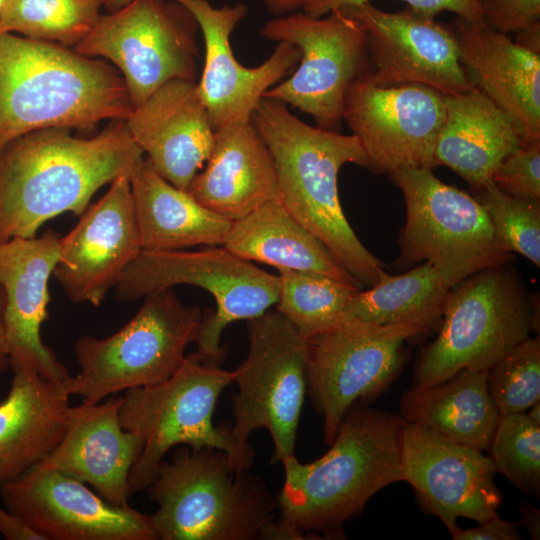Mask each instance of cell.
Masks as SVG:
<instances>
[{"instance_id":"6da1fadb","label":"cell","mask_w":540,"mask_h":540,"mask_svg":"<svg viewBox=\"0 0 540 540\" xmlns=\"http://www.w3.org/2000/svg\"><path fill=\"white\" fill-rule=\"evenodd\" d=\"M68 128L26 133L0 151V243L32 238L65 212L81 215L92 196L143 158L125 120L91 138Z\"/></svg>"},{"instance_id":"7a4b0ae2","label":"cell","mask_w":540,"mask_h":540,"mask_svg":"<svg viewBox=\"0 0 540 540\" xmlns=\"http://www.w3.org/2000/svg\"><path fill=\"white\" fill-rule=\"evenodd\" d=\"M251 122L272 157L280 202L363 287L373 286L385 265L355 234L338 193V174L344 165L367 166L356 137L311 126L284 103L266 97Z\"/></svg>"},{"instance_id":"3957f363","label":"cell","mask_w":540,"mask_h":540,"mask_svg":"<svg viewBox=\"0 0 540 540\" xmlns=\"http://www.w3.org/2000/svg\"><path fill=\"white\" fill-rule=\"evenodd\" d=\"M404 419L352 405L330 449L310 463L291 455L281 462L285 479L276 499L280 519L310 539H343L344 524L382 488L403 481Z\"/></svg>"},{"instance_id":"277c9868","label":"cell","mask_w":540,"mask_h":540,"mask_svg":"<svg viewBox=\"0 0 540 540\" xmlns=\"http://www.w3.org/2000/svg\"><path fill=\"white\" fill-rule=\"evenodd\" d=\"M132 109L125 81L109 62L0 32V151L35 130H89L125 120Z\"/></svg>"},{"instance_id":"5b68a950","label":"cell","mask_w":540,"mask_h":540,"mask_svg":"<svg viewBox=\"0 0 540 540\" xmlns=\"http://www.w3.org/2000/svg\"><path fill=\"white\" fill-rule=\"evenodd\" d=\"M145 490L158 506L150 514L156 540L260 539L277 509L260 477L215 448H173Z\"/></svg>"},{"instance_id":"8992f818","label":"cell","mask_w":540,"mask_h":540,"mask_svg":"<svg viewBox=\"0 0 540 540\" xmlns=\"http://www.w3.org/2000/svg\"><path fill=\"white\" fill-rule=\"evenodd\" d=\"M234 379V370H224L193 352L168 379L124 391L121 424L144 442L130 473L132 495L152 483L164 456L180 445L223 450L238 470L250 469L254 450L236 444L231 425L213 422L218 398Z\"/></svg>"},{"instance_id":"52a82bcc","label":"cell","mask_w":540,"mask_h":540,"mask_svg":"<svg viewBox=\"0 0 540 540\" xmlns=\"http://www.w3.org/2000/svg\"><path fill=\"white\" fill-rule=\"evenodd\" d=\"M536 303L510 262L481 269L449 289L437 337L422 352L413 387L462 369L485 370L539 331Z\"/></svg>"},{"instance_id":"ba28073f","label":"cell","mask_w":540,"mask_h":540,"mask_svg":"<svg viewBox=\"0 0 540 540\" xmlns=\"http://www.w3.org/2000/svg\"><path fill=\"white\" fill-rule=\"evenodd\" d=\"M134 317L106 338L81 336L74 352L80 372L62 383L67 393L95 404L118 392L168 379L196 343L203 311L172 288L143 297Z\"/></svg>"},{"instance_id":"9c48e42d","label":"cell","mask_w":540,"mask_h":540,"mask_svg":"<svg viewBox=\"0 0 540 540\" xmlns=\"http://www.w3.org/2000/svg\"><path fill=\"white\" fill-rule=\"evenodd\" d=\"M402 191L406 220L400 230L398 269L428 262L450 289L471 274L511 262L481 204L447 185L432 169H403L389 176Z\"/></svg>"},{"instance_id":"30bf717a","label":"cell","mask_w":540,"mask_h":540,"mask_svg":"<svg viewBox=\"0 0 540 540\" xmlns=\"http://www.w3.org/2000/svg\"><path fill=\"white\" fill-rule=\"evenodd\" d=\"M179 284L201 287L216 302L215 311H203L195 353L204 361L221 364L224 329L231 323L253 319L278 300V276L236 255L225 246L198 251H146L127 266L116 285L120 299L133 300Z\"/></svg>"},{"instance_id":"8fae6325","label":"cell","mask_w":540,"mask_h":540,"mask_svg":"<svg viewBox=\"0 0 540 540\" xmlns=\"http://www.w3.org/2000/svg\"><path fill=\"white\" fill-rule=\"evenodd\" d=\"M249 352L235 371L236 444L248 451L250 434L266 429L274 443L272 462L294 455L307 387L308 339L281 313L268 310L248 320Z\"/></svg>"},{"instance_id":"7c38bea8","label":"cell","mask_w":540,"mask_h":540,"mask_svg":"<svg viewBox=\"0 0 540 540\" xmlns=\"http://www.w3.org/2000/svg\"><path fill=\"white\" fill-rule=\"evenodd\" d=\"M197 23L172 0H131L101 14L75 50L113 65L123 77L132 107L173 79L195 81Z\"/></svg>"},{"instance_id":"4fadbf2b","label":"cell","mask_w":540,"mask_h":540,"mask_svg":"<svg viewBox=\"0 0 540 540\" xmlns=\"http://www.w3.org/2000/svg\"><path fill=\"white\" fill-rule=\"evenodd\" d=\"M326 15L296 13L263 25L264 38L289 43L300 52L294 73L263 97L311 115L319 128L337 131L349 86L372 69L361 24L343 9Z\"/></svg>"},{"instance_id":"5bb4252c","label":"cell","mask_w":540,"mask_h":540,"mask_svg":"<svg viewBox=\"0 0 540 540\" xmlns=\"http://www.w3.org/2000/svg\"><path fill=\"white\" fill-rule=\"evenodd\" d=\"M425 332L412 324L341 322L308 339L307 385L330 445L348 409L376 397L404 362L403 344Z\"/></svg>"},{"instance_id":"9a60e30c","label":"cell","mask_w":540,"mask_h":540,"mask_svg":"<svg viewBox=\"0 0 540 540\" xmlns=\"http://www.w3.org/2000/svg\"><path fill=\"white\" fill-rule=\"evenodd\" d=\"M342 119L375 174L436 167L434 154L445 121L441 93L425 85L381 86L367 73L348 88Z\"/></svg>"},{"instance_id":"2e32d148","label":"cell","mask_w":540,"mask_h":540,"mask_svg":"<svg viewBox=\"0 0 540 540\" xmlns=\"http://www.w3.org/2000/svg\"><path fill=\"white\" fill-rule=\"evenodd\" d=\"M4 507L45 540H156L150 515L39 464L0 487Z\"/></svg>"},{"instance_id":"e0dca14e","label":"cell","mask_w":540,"mask_h":540,"mask_svg":"<svg viewBox=\"0 0 540 540\" xmlns=\"http://www.w3.org/2000/svg\"><path fill=\"white\" fill-rule=\"evenodd\" d=\"M357 20L365 33L370 62L368 78L381 86L425 85L442 95L470 91L450 26L406 8L386 12L371 1L340 8Z\"/></svg>"},{"instance_id":"ac0fdd59","label":"cell","mask_w":540,"mask_h":540,"mask_svg":"<svg viewBox=\"0 0 540 540\" xmlns=\"http://www.w3.org/2000/svg\"><path fill=\"white\" fill-rule=\"evenodd\" d=\"M401 471L403 481L450 533L459 527V517L482 523L496 516L503 500L490 456L405 420Z\"/></svg>"},{"instance_id":"d6986e66","label":"cell","mask_w":540,"mask_h":540,"mask_svg":"<svg viewBox=\"0 0 540 540\" xmlns=\"http://www.w3.org/2000/svg\"><path fill=\"white\" fill-rule=\"evenodd\" d=\"M129 176L113 180L104 196L81 214L76 226L59 237L53 275L75 303L100 306L142 251Z\"/></svg>"},{"instance_id":"ffe728a7","label":"cell","mask_w":540,"mask_h":540,"mask_svg":"<svg viewBox=\"0 0 540 540\" xmlns=\"http://www.w3.org/2000/svg\"><path fill=\"white\" fill-rule=\"evenodd\" d=\"M172 1L193 16L203 35L205 58L197 87L214 129L251 121L265 92L297 66L298 48L279 42L262 64L245 67L235 58L230 44L232 31L247 14L245 4L217 8L208 0Z\"/></svg>"},{"instance_id":"44dd1931","label":"cell","mask_w":540,"mask_h":540,"mask_svg":"<svg viewBox=\"0 0 540 540\" xmlns=\"http://www.w3.org/2000/svg\"><path fill=\"white\" fill-rule=\"evenodd\" d=\"M59 259V237L48 230L40 237L0 243V284L6 294V341L12 371L31 370L64 383L67 368L42 339L48 318V281Z\"/></svg>"},{"instance_id":"7402d4cb","label":"cell","mask_w":540,"mask_h":540,"mask_svg":"<svg viewBox=\"0 0 540 540\" xmlns=\"http://www.w3.org/2000/svg\"><path fill=\"white\" fill-rule=\"evenodd\" d=\"M128 131L156 171L187 191L207 161L215 129L195 81L173 79L134 107Z\"/></svg>"},{"instance_id":"603a6c76","label":"cell","mask_w":540,"mask_h":540,"mask_svg":"<svg viewBox=\"0 0 540 540\" xmlns=\"http://www.w3.org/2000/svg\"><path fill=\"white\" fill-rule=\"evenodd\" d=\"M122 396L70 409L66 431L39 465L55 469L92 486L102 498L128 506L129 478L142 448V437L123 428Z\"/></svg>"},{"instance_id":"cb8c5ba5","label":"cell","mask_w":540,"mask_h":540,"mask_svg":"<svg viewBox=\"0 0 540 540\" xmlns=\"http://www.w3.org/2000/svg\"><path fill=\"white\" fill-rule=\"evenodd\" d=\"M450 28L474 87L518 123L524 143L540 140V54L484 23L457 17Z\"/></svg>"},{"instance_id":"d4e9b609","label":"cell","mask_w":540,"mask_h":540,"mask_svg":"<svg viewBox=\"0 0 540 540\" xmlns=\"http://www.w3.org/2000/svg\"><path fill=\"white\" fill-rule=\"evenodd\" d=\"M187 191L231 221L270 201H280L272 157L251 121L215 129L206 167Z\"/></svg>"},{"instance_id":"484cf974","label":"cell","mask_w":540,"mask_h":540,"mask_svg":"<svg viewBox=\"0 0 540 540\" xmlns=\"http://www.w3.org/2000/svg\"><path fill=\"white\" fill-rule=\"evenodd\" d=\"M0 402V487L42 462L61 441L70 395L62 383L16 370Z\"/></svg>"},{"instance_id":"4316f807","label":"cell","mask_w":540,"mask_h":540,"mask_svg":"<svg viewBox=\"0 0 540 540\" xmlns=\"http://www.w3.org/2000/svg\"><path fill=\"white\" fill-rule=\"evenodd\" d=\"M445 121L437 139L435 165H444L471 190L492 181L498 165L523 143L518 123L479 89L443 95Z\"/></svg>"},{"instance_id":"83f0119b","label":"cell","mask_w":540,"mask_h":540,"mask_svg":"<svg viewBox=\"0 0 540 540\" xmlns=\"http://www.w3.org/2000/svg\"><path fill=\"white\" fill-rule=\"evenodd\" d=\"M129 179L142 250L224 245L233 221L172 185L147 158L137 163Z\"/></svg>"},{"instance_id":"f1b7e54d","label":"cell","mask_w":540,"mask_h":540,"mask_svg":"<svg viewBox=\"0 0 540 540\" xmlns=\"http://www.w3.org/2000/svg\"><path fill=\"white\" fill-rule=\"evenodd\" d=\"M223 246L251 262L322 275L363 288L279 200L233 221Z\"/></svg>"},{"instance_id":"f546056e","label":"cell","mask_w":540,"mask_h":540,"mask_svg":"<svg viewBox=\"0 0 540 540\" xmlns=\"http://www.w3.org/2000/svg\"><path fill=\"white\" fill-rule=\"evenodd\" d=\"M485 370L462 369L448 380L406 391L401 417L466 446L488 451L500 414L486 384Z\"/></svg>"},{"instance_id":"4dcf8cb0","label":"cell","mask_w":540,"mask_h":540,"mask_svg":"<svg viewBox=\"0 0 540 540\" xmlns=\"http://www.w3.org/2000/svg\"><path fill=\"white\" fill-rule=\"evenodd\" d=\"M448 291L438 271L428 262L399 275L384 271L373 286L354 294L340 323L412 324L428 333L440 323Z\"/></svg>"},{"instance_id":"1f68e13d","label":"cell","mask_w":540,"mask_h":540,"mask_svg":"<svg viewBox=\"0 0 540 540\" xmlns=\"http://www.w3.org/2000/svg\"><path fill=\"white\" fill-rule=\"evenodd\" d=\"M103 0H7L0 12V32L73 46L94 27Z\"/></svg>"},{"instance_id":"d6a6232c","label":"cell","mask_w":540,"mask_h":540,"mask_svg":"<svg viewBox=\"0 0 540 540\" xmlns=\"http://www.w3.org/2000/svg\"><path fill=\"white\" fill-rule=\"evenodd\" d=\"M276 310L307 339L340 323L343 311L360 288L326 276L278 270Z\"/></svg>"},{"instance_id":"836d02e7","label":"cell","mask_w":540,"mask_h":540,"mask_svg":"<svg viewBox=\"0 0 540 540\" xmlns=\"http://www.w3.org/2000/svg\"><path fill=\"white\" fill-rule=\"evenodd\" d=\"M496 472L523 492L540 495V423L526 413L500 415L490 447Z\"/></svg>"},{"instance_id":"e575fe53","label":"cell","mask_w":540,"mask_h":540,"mask_svg":"<svg viewBox=\"0 0 540 540\" xmlns=\"http://www.w3.org/2000/svg\"><path fill=\"white\" fill-rule=\"evenodd\" d=\"M484 208L500 245L540 266V202L516 198L493 181L471 190Z\"/></svg>"},{"instance_id":"d590c367","label":"cell","mask_w":540,"mask_h":540,"mask_svg":"<svg viewBox=\"0 0 540 540\" xmlns=\"http://www.w3.org/2000/svg\"><path fill=\"white\" fill-rule=\"evenodd\" d=\"M488 392L500 415L523 413L540 401V337H527L490 366Z\"/></svg>"},{"instance_id":"8d00e7d4","label":"cell","mask_w":540,"mask_h":540,"mask_svg":"<svg viewBox=\"0 0 540 540\" xmlns=\"http://www.w3.org/2000/svg\"><path fill=\"white\" fill-rule=\"evenodd\" d=\"M492 181L510 196L540 202V140L523 143L504 158Z\"/></svg>"},{"instance_id":"74e56055","label":"cell","mask_w":540,"mask_h":540,"mask_svg":"<svg viewBox=\"0 0 540 540\" xmlns=\"http://www.w3.org/2000/svg\"><path fill=\"white\" fill-rule=\"evenodd\" d=\"M370 0H305L303 13L311 17H322L329 12L357 5ZM412 11L433 17L444 11L452 12L457 17L469 22L484 23L478 0H403Z\"/></svg>"},{"instance_id":"f35d334b","label":"cell","mask_w":540,"mask_h":540,"mask_svg":"<svg viewBox=\"0 0 540 540\" xmlns=\"http://www.w3.org/2000/svg\"><path fill=\"white\" fill-rule=\"evenodd\" d=\"M486 26L504 34L540 23V0H478Z\"/></svg>"},{"instance_id":"ab89813d","label":"cell","mask_w":540,"mask_h":540,"mask_svg":"<svg viewBox=\"0 0 540 540\" xmlns=\"http://www.w3.org/2000/svg\"><path fill=\"white\" fill-rule=\"evenodd\" d=\"M454 540H519L518 523L501 519L498 515L480 523L478 527H458L450 533Z\"/></svg>"},{"instance_id":"60d3db41","label":"cell","mask_w":540,"mask_h":540,"mask_svg":"<svg viewBox=\"0 0 540 540\" xmlns=\"http://www.w3.org/2000/svg\"><path fill=\"white\" fill-rule=\"evenodd\" d=\"M0 535L7 540H45L21 517L0 505Z\"/></svg>"},{"instance_id":"b9f144b4","label":"cell","mask_w":540,"mask_h":540,"mask_svg":"<svg viewBox=\"0 0 540 540\" xmlns=\"http://www.w3.org/2000/svg\"><path fill=\"white\" fill-rule=\"evenodd\" d=\"M521 517L518 525L524 527L534 540L540 538V511L530 503L524 502L519 505Z\"/></svg>"},{"instance_id":"7bdbcfd3","label":"cell","mask_w":540,"mask_h":540,"mask_svg":"<svg viewBox=\"0 0 540 540\" xmlns=\"http://www.w3.org/2000/svg\"><path fill=\"white\" fill-rule=\"evenodd\" d=\"M515 42L534 53L540 54V23L518 32Z\"/></svg>"},{"instance_id":"ee69618b","label":"cell","mask_w":540,"mask_h":540,"mask_svg":"<svg viewBox=\"0 0 540 540\" xmlns=\"http://www.w3.org/2000/svg\"><path fill=\"white\" fill-rule=\"evenodd\" d=\"M272 14L282 15L302 7L305 0H262Z\"/></svg>"},{"instance_id":"f6af8a7d","label":"cell","mask_w":540,"mask_h":540,"mask_svg":"<svg viewBox=\"0 0 540 540\" xmlns=\"http://www.w3.org/2000/svg\"><path fill=\"white\" fill-rule=\"evenodd\" d=\"M5 310L6 294L3 286L0 284V355L7 356Z\"/></svg>"},{"instance_id":"bcb514c9","label":"cell","mask_w":540,"mask_h":540,"mask_svg":"<svg viewBox=\"0 0 540 540\" xmlns=\"http://www.w3.org/2000/svg\"><path fill=\"white\" fill-rule=\"evenodd\" d=\"M130 1L131 0H103V8L107 12H114L128 4Z\"/></svg>"},{"instance_id":"7dc6e473","label":"cell","mask_w":540,"mask_h":540,"mask_svg":"<svg viewBox=\"0 0 540 540\" xmlns=\"http://www.w3.org/2000/svg\"><path fill=\"white\" fill-rule=\"evenodd\" d=\"M527 415L537 423H540V401L536 402L529 408Z\"/></svg>"},{"instance_id":"c3c4849f","label":"cell","mask_w":540,"mask_h":540,"mask_svg":"<svg viewBox=\"0 0 540 540\" xmlns=\"http://www.w3.org/2000/svg\"><path fill=\"white\" fill-rule=\"evenodd\" d=\"M9 366V360L6 355H0V373L7 370Z\"/></svg>"},{"instance_id":"681fc988","label":"cell","mask_w":540,"mask_h":540,"mask_svg":"<svg viewBox=\"0 0 540 540\" xmlns=\"http://www.w3.org/2000/svg\"><path fill=\"white\" fill-rule=\"evenodd\" d=\"M6 1L7 0H0V12H1L2 8L4 7Z\"/></svg>"}]
</instances>
